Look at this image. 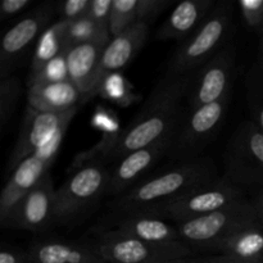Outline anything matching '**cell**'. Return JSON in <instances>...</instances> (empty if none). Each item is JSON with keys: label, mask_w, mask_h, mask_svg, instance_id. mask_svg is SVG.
<instances>
[{"label": "cell", "mask_w": 263, "mask_h": 263, "mask_svg": "<svg viewBox=\"0 0 263 263\" xmlns=\"http://www.w3.org/2000/svg\"><path fill=\"white\" fill-rule=\"evenodd\" d=\"M193 74L166 72L154 86L134 120L116 134L105 163L117 162L125 154L156 144L174 135L186 108V97Z\"/></svg>", "instance_id": "1"}, {"label": "cell", "mask_w": 263, "mask_h": 263, "mask_svg": "<svg viewBox=\"0 0 263 263\" xmlns=\"http://www.w3.org/2000/svg\"><path fill=\"white\" fill-rule=\"evenodd\" d=\"M218 177L217 167L212 158L202 156L192 161L175 163L161 174L146 177L130 192L113 199L110 207L120 215L152 213Z\"/></svg>", "instance_id": "2"}, {"label": "cell", "mask_w": 263, "mask_h": 263, "mask_svg": "<svg viewBox=\"0 0 263 263\" xmlns=\"http://www.w3.org/2000/svg\"><path fill=\"white\" fill-rule=\"evenodd\" d=\"M109 167L92 159L74 170L55 193V226H73L90 215L107 195Z\"/></svg>", "instance_id": "3"}, {"label": "cell", "mask_w": 263, "mask_h": 263, "mask_svg": "<svg viewBox=\"0 0 263 263\" xmlns=\"http://www.w3.org/2000/svg\"><path fill=\"white\" fill-rule=\"evenodd\" d=\"M234 18V3L229 0L216 3L202 25L175 50L167 72L175 74H193L215 57L229 39Z\"/></svg>", "instance_id": "4"}, {"label": "cell", "mask_w": 263, "mask_h": 263, "mask_svg": "<svg viewBox=\"0 0 263 263\" xmlns=\"http://www.w3.org/2000/svg\"><path fill=\"white\" fill-rule=\"evenodd\" d=\"M231 95L202 107L185 108L172 135L167 158L175 163L202 157L204 149L217 136L228 117Z\"/></svg>", "instance_id": "5"}, {"label": "cell", "mask_w": 263, "mask_h": 263, "mask_svg": "<svg viewBox=\"0 0 263 263\" xmlns=\"http://www.w3.org/2000/svg\"><path fill=\"white\" fill-rule=\"evenodd\" d=\"M261 222L251 200L231 205L225 210L210 213L203 217L175 223L180 239L187 247L197 251H216L218 244L240 229Z\"/></svg>", "instance_id": "6"}, {"label": "cell", "mask_w": 263, "mask_h": 263, "mask_svg": "<svg viewBox=\"0 0 263 263\" xmlns=\"http://www.w3.org/2000/svg\"><path fill=\"white\" fill-rule=\"evenodd\" d=\"M247 200L243 189L233 184L228 177L222 176L195 187L192 192L152 212V215L180 223L240 204Z\"/></svg>", "instance_id": "7"}, {"label": "cell", "mask_w": 263, "mask_h": 263, "mask_svg": "<svg viewBox=\"0 0 263 263\" xmlns=\"http://www.w3.org/2000/svg\"><path fill=\"white\" fill-rule=\"evenodd\" d=\"M94 248L107 263H154L190 259L195 252L182 241L149 243L117 230L103 231Z\"/></svg>", "instance_id": "8"}, {"label": "cell", "mask_w": 263, "mask_h": 263, "mask_svg": "<svg viewBox=\"0 0 263 263\" xmlns=\"http://www.w3.org/2000/svg\"><path fill=\"white\" fill-rule=\"evenodd\" d=\"M225 177L243 189L263 187V131L246 121L238 126L225 151Z\"/></svg>", "instance_id": "9"}, {"label": "cell", "mask_w": 263, "mask_h": 263, "mask_svg": "<svg viewBox=\"0 0 263 263\" xmlns=\"http://www.w3.org/2000/svg\"><path fill=\"white\" fill-rule=\"evenodd\" d=\"M236 68V48L229 41L204 66L193 73L186 97V108L202 107L231 95Z\"/></svg>", "instance_id": "10"}, {"label": "cell", "mask_w": 263, "mask_h": 263, "mask_svg": "<svg viewBox=\"0 0 263 263\" xmlns=\"http://www.w3.org/2000/svg\"><path fill=\"white\" fill-rule=\"evenodd\" d=\"M67 128L68 126L59 130L45 146L21 162L10 172L7 184L0 194V223L8 217L14 205L31 189H33L48 172H50V167L53 166L61 149Z\"/></svg>", "instance_id": "11"}, {"label": "cell", "mask_w": 263, "mask_h": 263, "mask_svg": "<svg viewBox=\"0 0 263 263\" xmlns=\"http://www.w3.org/2000/svg\"><path fill=\"white\" fill-rule=\"evenodd\" d=\"M55 193L50 172L31 189L0 225L5 229L44 234L55 228Z\"/></svg>", "instance_id": "12"}, {"label": "cell", "mask_w": 263, "mask_h": 263, "mask_svg": "<svg viewBox=\"0 0 263 263\" xmlns=\"http://www.w3.org/2000/svg\"><path fill=\"white\" fill-rule=\"evenodd\" d=\"M79 108L63 113H48L27 105L17 141L8 161V170L12 172L21 162L45 146L59 130L69 126Z\"/></svg>", "instance_id": "13"}, {"label": "cell", "mask_w": 263, "mask_h": 263, "mask_svg": "<svg viewBox=\"0 0 263 263\" xmlns=\"http://www.w3.org/2000/svg\"><path fill=\"white\" fill-rule=\"evenodd\" d=\"M55 7L50 3L40 5L18 21L3 36L0 46V79L12 76L18 61L36 45L44 31L51 25Z\"/></svg>", "instance_id": "14"}, {"label": "cell", "mask_w": 263, "mask_h": 263, "mask_svg": "<svg viewBox=\"0 0 263 263\" xmlns=\"http://www.w3.org/2000/svg\"><path fill=\"white\" fill-rule=\"evenodd\" d=\"M171 140L172 136H170L145 148L130 152L115 162L112 167H109V185L107 195L116 199L149 177L148 175L156 164L168 154Z\"/></svg>", "instance_id": "15"}, {"label": "cell", "mask_w": 263, "mask_h": 263, "mask_svg": "<svg viewBox=\"0 0 263 263\" xmlns=\"http://www.w3.org/2000/svg\"><path fill=\"white\" fill-rule=\"evenodd\" d=\"M151 26L146 23H136L127 31L116 37H110L105 46L95 80L94 95L102 90L108 77L125 69L143 49L148 40Z\"/></svg>", "instance_id": "16"}, {"label": "cell", "mask_w": 263, "mask_h": 263, "mask_svg": "<svg viewBox=\"0 0 263 263\" xmlns=\"http://www.w3.org/2000/svg\"><path fill=\"white\" fill-rule=\"evenodd\" d=\"M27 254L30 263H107L92 244L59 238L35 240Z\"/></svg>", "instance_id": "17"}, {"label": "cell", "mask_w": 263, "mask_h": 263, "mask_svg": "<svg viewBox=\"0 0 263 263\" xmlns=\"http://www.w3.org/2000/svg\"><path fill=\"white\" fill-rule=\"evenodd\" d=\"M109 40L94 41L67 48V66L69 80L84 95V103L94 95L95 80L103 53Z\"/></svg>", "instance_id": "18"}, {"label": "cell", "mask_w": 263, "mask_h": 263, "mask_svg": "<svg viewBox=\"0 0 263 263\" xmlns=\"http://www.w3.org/2000/svg\"><path fill=\"white\" fill-rule=\"evenodd\" d=\"M215 5V0H185L179 3L157 31L156 37L161 41L182 43L202 25Z\"/></svg>", "instance_id": "19"}, {"label": "cell", "mask_w": 263, "mask_h": 263, "mask_svg": "<svg viewBox=\"0 0 263 263\" xmlns=\"http://www.w3.org/2000/svg\"><path fill=\"white\" fill-rule=\"evenodd\" d=\"M27 102V105L40 112L63 113L80 107L84 103V95L71 80H67L28 86Z\"/></svg>", "instance_id": "20"}, {"label": "cell", "mask_w": 263, "mask_h": 263, "mask_svg": "<svg viewBox=\"0 0 263 263\" xmlns=\"http://www.w3.org/2000/svg\"><path fill=\"white\" fill-rule=\"evenodd\" d=\"M115 230L149 241V243H174L181 241L176 225H171L159 216L146 212H135L120 215Z\"/></svg>", "instance_id": "21"}, {"label": "cell", "mask_w": 263, "mask_h": 263, "mask_svg": "<svg viewBox=\"0 0 263 263\" xmlns=\"http://www.w3.org/2000/svg\"><path fill=\"white\" fill-rule=\"evenodd\" d=\"M215 252L233 258L263 259V223L256 222L240 229L221 241Z\"/></svg>", "instance_id": "22"}, {"label": "cell", "mask_w": 263, "mask_h": 263, "mask_svg": "<svg viewBox=\"0 0 263 263\" xmlns=\"http://www.w3.org/2000/svg\"><path fill=\"white\" fill-rule=\"evenodd\" d=\"M68 22L58 20L51 23L43 32L35 45V51L31 59L28 80L35 77L46 63L66 50V31Z\"/></svg>", "instance_id": "23"}, {"label": "cell", "mask_w": 263, "mask_h": 263, "mask_svg": "<svg viewBox=\"0 0 263 263\" xmlns=\"http://www.w3.org/2000/svg\"><path fill=\"white\" fill-rule=\"evenodd\" d=\"M102 40H110L109 31L99 27L87 14L68 22L66 31V48Z\"/></svg>", "instance_id": "24"}, {"label": "cell", "mask_w": 263, "mask_h": 263, "mask_svg": "<svg viewBox=\"0 0 263 263\" xmlns=\"http://www.w3.org/2000/svg\"><path fill=\"white\" fill-rule=\"evenodd\" d=\"M138 23V0H113L109 21L110 37L121 35Z\"/></svg>", "instance_id": "25"}, {"label": "cell", "mask_w": 263, "mask_h": 263, "mask_svg": "<svg viewBox=\"0 0 263 263\" xmlns=\"http://www.w3.org/2000/svg\"><path fill=\"white\" fill-rule=\"evenodd\" d=\"M22 94L20 80L15 76H8L0 79V127L4 130L14 113Z\"/></svg>", "instance_id": "26"}, {"label": "cell", "mask_w": 263, "mask_h": 263, "mask_svg": "<svg viewBox=\"0 0 263 263\" xmlns=\"http://www.w3.org/2000/svg\"><path fill=\"white\" fill-rule=\"evenodd\" d=\"M247 103L252 115V122L263 131V77L257 67L251 69L247 79Z\"/></svg>", "instance_id": "27"}, {"label": "cell", "mask_w": 263, "mask_h": 263, "mask_svg": "<svg viewBox=\"0 0 263 263\" xmlns=\"http://www.w3.org/2000/svg\"><path fill=\"white\" fill-rule=\"evenodd\" d=\"M66 50L54 59H51L49 63H46L35 77L28 80V86H32L35 84H53V82H62L69 80Z\"/></svg>", "instance_id": "28"}, {"label": "cell", "mask_w": 263, "mask_h": 263, "mask_svg": "<svg viewBox=\"0 0 263 263\" xmlns=\"http://www.w3.org/2000/svg\"><path fill=\"white\" fill-rule=\"evenodd\" d=\"M238 7L244 23L259 35L263 31V0H240Z\"/></svg>", "instance_id": "29"}, {"label": "cell", "mask_w": 263, "mask_h": 263, "mask_svg": "<svg viewBox=\"0 0 263 263\" xmlns=\"http://www.w3.org/2000/svg\"><path fill=\"white\" fill-rule=\"evenodd\" d=\"M90 3L91 0H66L55 5V12L61 15L59 20L71 22L87 14Z\"/></svg>", "instance_id": "30"}, {"label": "cell", "mask_w": 263, "mask_h": 263, "mask_svg": "<svg viewBox=\"0 0 263 263\" xmlns=\"http://www.w3.org/2000/svg\"><path fill=\"white\" fill-rule=\"evenodd\" d=\"M171 4V0H138V23H151Z\"/></svg>", "instance_id": "31"}, {"label": "cell", "mask_w": 263, "mask_h": 263, "mask_svg": "<svg viewBox=\"0 0 263 263\" xmlns=\"http://www.w3.org/2000/svg\"><path fill=\"white\" fill-rule=\"evenodd\" d=\"M113 0H91L87 15L103 30L109 31V21L112 14Z\"/></svg>", "instance_id": "32"}, {"label": "cell", "mask_w": 263, "mask_h": 263, "mask_svg": "<svg viewBox=\"0 0 263 263\" xmlns=\"http://www.w3.org/2000/svg\"><path fill=\"white\" fill-rule=\"evenodd\" d=\"M32 4V0H3L0 3V17L10 18L23 12Z\"/></svg>", "instance_id": "33"}, {"label": "cell", "mask_w": 263, "mask_h": 263, "mask_svg": "<svg viewBox=\"0 0 263 263\" xmlns=\"http://www.w3.org/2000/svg\"><path fill=\"white\" fill-rule=\"evenodd\" d=\"M0 263H30L27 251L15 247H4L0 252Z\"/></svg>", "instance_id": "34"}, {"label": "cell", "mask_w": 263, "mask_h": 263, "mask_svg": "<svg viewBox=\"0 0 263 263\" xmlns=\"http://www.w3.org/2000/svg\"><path fill=\"white\" fill-rule=\"evenodd\" d=\"M195 263H263V259L258 261H249V259H240V258H233V257L228 256H215V257H205V258L194 259Z\"/></svg>", "instance_id": "35"}, {"label": "cell", "mask_w": 263, "mask_h": 263, "mask_svg": "<svg viewBox=\"0 0 263 263\" xmlns=\"http://www.w3.org/2000/svg\"><path fill=\"white\" fill-rule=\"evenodd\" d=\"M251 202L252 204H253L254 211H256L257 217H258V220L263 223V187L259 189V192L257 193L254 199L251 200Z\"/></svg>", "instance_id": "36"}, {"label": "cell", "mask_w": 263, "mask_h": 263, "mask_svg": "<svg viewBox=\"0 0 263 263\" xmlns=\"http://www.w3.org/2000/svg\"><path fill=\"white\" fill-rule=\"evenodd\" d=\"M259 41H261V54H259V64H258V68L261 71V74L263 77V31L259 33Z\"/></svg>", "instance_id": "37"}, {"label": "cell", "mask_w": 263, "mask_h": 263, "mask_svg": "<svg viewBox=\"0 0 263 263\" xmlns=\"http://www.w3.org/2000/svg\"><path fill=\"white\" fill-rule=\"evenodd\" d=\"M154 263H192V258H190V259H180V261H171V262H154Z\"/></svg>", "instance_id": "38"}, {"label": "cell", "mask_w": 263, "mask_h": 263, "mask_svg": "<svg viewBox=\"0 0 263 263\" xmlns=\"http://www.w3.org/2000/svg\"><path fill=\"white\" fill-rule=\"evenodd\" d=\"M192 263H195V262H194V259H193V258H192Z\"/></svg>", "instance_id": "39"}]
</instances>
